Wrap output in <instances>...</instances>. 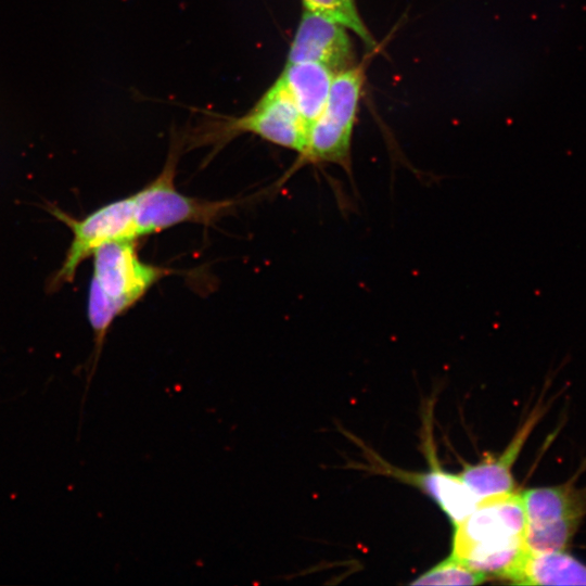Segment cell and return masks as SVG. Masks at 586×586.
<instances>
[{"label":"cell","mask_w":586,"mask_h":586,"mask_svg":"<svg viewBox=\"0 0 586 586\" xmlns=\"http://www.w3.org/2000/svg\"><path fill=\"white\" fill-rule=\"evenodd\" d=\"M454 526L450 556L486 577L513 579L527 552L521 493L482 499Z\"/></svg>","instance_id":"cell-1"},{"label":"cell","mask_w":586,"mask_h":586,"mask_svg":"<svg viewBox=\"0 0 586 586\" xmlns=\"http://www.w3.org/2000/svg\"><path fill=\"white\" fill-rule=\"evenodd\" d=\"M366 80V64L359 63L334 75L322 113L311 124L298 163H332L353 181L351 145Z\"/></svg>","instance_id":"cell-2"},{"label":"cell","mask_w":586,"mask_h":586,"mask_svg":"<svg viewBox=\"0 0 586 586\" xmlns=\"http://www.w3.org/2000/svg\"><path fill=\"white\" fill-rule=\"evenodd\" d=\"M525 547L530 552L565 550L586 515V492L573 483L521 493Z\"/></svg>","instance_id":"cell-3"},{"label":"cell","mask_w":586,"mask_h":586,"mask_svg":"<svg viewBox=\"0 0 586 586\" xmlns=\"http://www.w3.org/2000/svg\"><path fill=\"white\" fill-rule=\"evenodd\" d=\"M176 158H168L160 175L132 195L139 237L194 222L211 225L229 212L235 201H211L179 192L175 186Z\"/></svg>","instance_id":"cell-4"},{"label":"cell","mask_w":586,"mask_h":586,"mask_svg":"<svg viewBox=\"0 0 586 586\" xmlns=\"http://www.w3.org/2000/svg\"><path fill=\"white\" fill-rule=\"evenodd\" d=\"M92 281L124 313L173 270L144 263L135 241L109 242L93 252Z\"/></svg>","instance_id":"cell-5"},{"label":"cell","mask_w":586,"mask_h":586,"mask_svg":"<svg viewBox=\"0 0 586 586\" xmlns=\"http://www.w3.org/2000/svg\"><path fill=\"white\" fill-rule=\"evenodd\" d=\"M53 214L73 231V240L53 283L71 281L80 263L101 245L140 238L132 195L103 205L79 220L61 211H53Z\"/></svg>","instance_id":"cell-6"},{"label":"cell","mask_w":586,"mask_h":586,"mask_svg":"<svg viewBox=\"0 0 586 586\" xmlns=\"http://www.w3.org/2000/svg\"><path fill=\"white\" fill-rule=\"evenodd\" d=\"M229 128L231 131L257 135L298 154L305 150L308 136V127L279 79L246 115L238 118Z\"/></svg>","instance_id":"cell-7"},{"label":"cell","mask_w":586,"mask_h":586,"mask_svg":"<svg viewBox=\"0 0 586 586\" xmlns=\"http://www.w3.org/2000/svg\"><path fill=\"white\" fill-rule=\"evenodd\" d=\"M347 30L344 25L305 9L286 63L316 62L334 74L354 66L355 52Z\"/></svg>","instance_id":"cell-8"},{"label":"cell","mask_w":586,"mask_h":586,"mask_svg":"<svg viewBox=\"0 0 586 586\" xmlns=\"http://www.w3.org/2000/svg\"><path fill=\"white\" fill-rule=\"evenodd\" d=\"M543 413L542 407L537 406L502 454L497 457H487L476 464H468L463 468L460 476L479 500L515 492L512 467Z\"/></svg>","instance_id":"cell-9"},{"label":"cell","mask_w":586,"mask_h":586,"mask_svg":"<svg viewBox=\"0 0 586 586\" xmlns=\"http://www.w3.org/2000/svg\"><path fill=\"white\" fill-rule=\"evenodd\" d=\"M334 73L316 62L286 63L279 81L309 128L322 113Z\"/></svg>","instance_id":"cell-10"},{"label":"cell","mask_w":586,"mask_h":586,"mask_svg":"<svg viewBox=\"0 0 586 586\" xmlns=\"http://www.w3.org/2000/svg\"><path fill=\"white\" fill-rule=\"evenodd\" d=\"M511 582L522 585H586V564L565 550L527 551Z\"/></svg>","instance_id":"cell-11"},{"label":"cell","mask_w":586,"mask_h":586,"mask_svg":"<svg viewBox=\"0 0 586 586\" xmlns=\"http://www.w3.org/2000/svg\"><path fill=\"white\" fill-rule=\"evenodd\" d=\"M412 481L440 506L454 525L468 517L480 501L460 474H451L436 467L413 475Z\"/></svg>","instance_id":"cell-12"},{"label":"cell","mask_w":586,"mask_h":586,"mask_svg":"<svg viewBox=\"0 0 586 586\" xmlns=\"http://www.w3.org/2000/svg\"><path fill=\"white\" fill-rule=\"evenodd\" d=\"M303 4L306 10L344 25L358 36L368 51L378 49L377 40L359 14L356 0H303Z\"/></svg>","instance_id":"cell-13"},{"label":"cell","mask_w":586,"mask_h":586,"mask_svg":"<svg viewBox=\"0 0 586 586\" xmlns=\"http://www.w3.org/2000/svg\"><path fill=\"white\" fill-rule=\"evenodd\" d=\"M486 579V576L453 556L443 560L418 578L411 585H476Z\"/></svg>","instance_id":"cell-14"}]
</instances>
